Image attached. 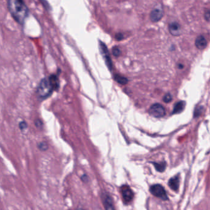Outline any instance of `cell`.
Instances as JSON below:
<instances>
[{"instance_id":"17","label":"cell","mask_w":210,"mask_h":210,"mask_svg":"<svg viewBox=\"0 0 210 210\" xmlns=\"http://www.w3.org/2000/svg\"><path fill=\"white\" fill-rule=\"evenodd\" d=\"M172 96L170 94H166L163 98V100L164 103H168L170 102L172 100Z\"/></svg>"},{"instance_id":"15","label":"cell","mask_w":210,"mask_h":210,"mask_svg":"<svg viewBox=\"0 0 210 210\" xmlns=\"http://www.w3.org/2000/svg\"><path fill=\"white\" fill-rule=\"evenodd\" d=\"M38 149L41 151H46L49 148L48 144L45 141H41L38 144Z\"/></svg>"},{"instance_id":"24","label":"cell","mask_w":210,"mask_h":210,"mask_svg":"<svg viewBox=\"0 0 210 210\" xmlns=\"http://www.w3.org/2000/svg\"><path fill=\"white\" fill-rule=\"evenodd\" d=\"M76 210H85V209H82V208H78V209H77Z\"/></svg>"},{"instance_id":"7","label":"cell","mask_w":210,"mask_h":210,"mask_svg":"<svg viewBox=\"0 0 210 210\" xmlns=\"http://www.w3.org/2000/svg\"><path fill=\"white\" fill-rule=\"evenodd\" d=\"M102 203L105 210H115L112 198L107 194H103L102 195Z\"/></svg>"},{"instance_id":"14","label":"cell","mask_w":210,"mask_h":210,"mask_svg":"<svg viewBox=\"0 0 210 210\" xmlns=\"http://www.w3.org/2000/svg\"><path fill=\"white\" fill-rule=\"evenodd\" d=\"M114 79L115 80V81H116L118 83L120 84L121 85H125L127 84L128 82V80L127 78H126L125 77L120 76L118 74H116L114 76Z\"/></svg>"},{"instance_id":"5","label":"cell","mask_w":210,"mask_h":210,"mask_svg":"<svg viewBox=\"0 0 210 210\" xmlns=\"http://www.w3.org/2000/svg\"><path fill=\"white\" fill-rule=\"evenodd\" d=\"M149 113L154 117L160 118L165 116L166 111L164 108L159 103L153 104L149 109Z\"/></svg>"},{"instance_id":"8","label":"cell","mask_w":210,"mask_h":210,"mask_svg":"<svg viewBox=\"0 0 210 210\" xmlns=\"http://www.w3.org/2000/svg\"><path fill=\"white\" fill-rule=\"evenodd\" d=\"M180 178L179 175H176L170 178L168 181V186L174 192H178L179 189Z\"/></svg>"},{"instance_id":"2","label":"cell","mask_w":210,"mask_h":210,"mask_svg":"<svg viewBox=\"0 0 210 210\" xmlns=\"http://www.w3.org/2000/svg\"><path fill=\"white\" fill-rule=\"evenodd\" d=\"M59 89L57 81L51 75L49 77L42 79L36 89L38 97L41 100L49 98L54 91H57Z\"/></svg>"},{"instance_id":"23","label":"cell","mask_w":210,"mask_h":210,"mask_svg":"<svg viewBox=\"0 0 210 210\" xmlns=\"http://www.w3.org/2000/svg\"><path fill=\"white\" fill-rule=\"evenodd\" d=\"M115 37H116V39H117L118 41H120V40H121L123 38V36L121 33H118V34H116Z\"/></svg>"},{"instance_id":"20","label":"cell","mask_w":210,"mask_h":210,"mask_svg":"<svg viewBox=\"0 0 210 210\" xmlns=\"http://www.w3.org/2000/svg\"><path fill=\"white\" fill-rule=\"evenodd\" d=\"M81 180L84 183H88L89 181V178H88V176L87 175H83L81 176Z\"/></svg>"},{"instance_id":"1","label":"cell","mask_w":210,"mask_h":210,"mask_svg":"<svg viewBox=\"0 0 210 210\" xmlns=\"http://www.w3.org/2000/svg\"><path fill=\"white\" fill-rule=\"evenodd\" d=\"M8 8L17 23L23 24L25 22L28 15V9L24 0H8Z\"/></svg>"},{"instance_id":"19","label":"cell","mask_w":210,"mask_h":210,"mask_svg":"<svg viewBox=\"0 0 210 210\" xmlns=\"http://www.w3.org/2000/svg\"><path fill=\"white\" fill-rule=\"evenodd\" d=\"M19 129H20V130H22V131L25 130L27 129V127H28L27 123L25 121H21V122L19 123Z\"/></svg>"},{"instance_id":"4","label":"cell","mask_w":210,"mask_h":210,"mask_svg":"<svg viewBox=\"0 0 210 210\" xmlns=\"http://www.w3.org/2000/svg\"><path fill=\"white\" fill-rule=\"evenodd\" d=\"M121 194L123 201L125 204L130 203L134 198V193L132 189L128 186L124 185L121 186Z\"/></svg>"},{"instance_id":"3","label":"cell","mask_w":210,"mask_h":210,"mask_svg":"<svg viewBox=\"0 0 210 210\" xmlns=\"http://www.w3.org/2000/svg\"><path fill=\"white\" fill-rule=\"evenodd\" d=\"M149 191L153 196L163 200L166 201L168 200L166 192L162 185L156 184L151 186L149 188Z\"/></svg>"},{"instance_id":"12","label":"cell","mask_w":210,"mask_h":210,"mask_svg":"<svg viewBox=\"0 0 210 210\" xmlns=\"http://www.w3.org/2000/svg\"><path fill=\"white\" fill-rule=\"evenodd\" d=\"M186 106V102L184 101H180L176 103L174 106V109L173 111L172 114H179L185 108Z\"/></svg>"},{"instance_id":"11","label":"cell","mask_w":210,"mask_h":210,"mask_svg":"<svg viewBox=\"0 0 210 210\" xmlns=\"http://www.w3.org/2000/svg\"><path fill=\"white\" fill-rule=\"evenodd\" d=\"M195 44L197 49L202 50V49H204L206 47L207 41L206 38L204 37V36L200 35L196 38Z\"/></svg>"},{"instance_id":"21","label":"cell","mask_w":210,"mask_h":210,"mask_svg":"<svg viewBox=\"0 0 210 210\" xmlns=\"http://www.w3.org/2000/svg\"><path fill=\"white\" fill-rule=\"evenodd\" d=\"M201 112V109L200 107H199L198 108H196L195 109V112H194V117H197L200 114Z\"/></svg>"},{"instance_id":"10","label":"cell","mask_w":210,"mask_h":210,"mask_svg":"<svg viewBox=\"0 0 210 210\" xmlns=\"http://www.w3.org/2000/svg\"><path fill=\"white\" fill-rule=\"evenodd\" d=\"M169 31L173 36H177L180 35L181 33L180 25L176 22L171 23L169 25Z\"/></svg>"},{"instance_id":"18","label":"cell","mask_w":210,"mask_h":210,"mask_svg":"<svg viewBox=\"0 0 210 210\" xmlns=\"http://www.w3.org/2000/svg\"><path fill=\"white\" fill-rule=\"evenodd\" d=\"M112 54L115 57L120 56V54H121V51H120V48L118 47H116V46L114 47L112 49Z\"/></svg>"},{"instance_id":"13","label":"cell","mask_w":210,"mask_h":210,"mask_svg":"<svg viewBox=\"0 0 210 210\" xmlns=\"http://www.w3.org/2000/svg\"><path fill=\"white\" fill-rule=\"evenodd\" d=\"M155 170L158 172L162 173L164 172L166 168V163L165 162H152Z\"/></svg>"},{"instance_id":"22","label":"cell","mask_w":210,"mask_h":210,"mask_svg":"<svg viewBox=\"0 0 210 210\" xmlns=\"http://www.w3.org/2000/svg\"><path fill=\"white\" fill-rule=\"evenodd\" d=\"M209 16H210V12L208 10L205 13H204V18L206 21L209 22Z\"/></svg>"},{"instance_id":"6","label":"cell","mask_w":210,"mask_h":210,"mask_svg":"<svg viewBox=\"0 0 210 210\" xmlns=\"http://www.w3.org/2000/svg\"><path fill=\"white\" fill-rule=\"evenodd\" d=\"M100 49L101 51V53L102 54V55L105 59L106 64H107L109 69L110 70H111L112 69V60H111V59L110 57L109 51L107 49V46L105 45V44L102 43L101 41H100Z\"/></svg>"},{"instance_id":"16","label":"cell","mask_w":210,"mask_h":210,"mask_svg":"<svg viewBox=\"0 0 210 210\" xmlns=\"http://www.w3.org/2000/svg\"><path fill=\"white\" fill-rule=\"evenodd\" d=\"M35 127L39 129H41L43 127V122H42L41 119H36L35 120Z\"/></svg>"},{"instance_id":"9","label":"cell","mask_w":210,"mask_h":210,"mask_svg":"<svg viewBox=\"0 0 210 210\" xmlns=\"http://www.w3.org/2000/svg\"><path fill=\"white\" fill-rule=\"evenodd\" d=\"M163 16V12L161 9H154L150 12V20L153 22L160 21Z\"/></svg>"}]
</instances>
